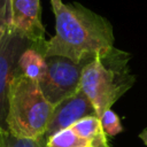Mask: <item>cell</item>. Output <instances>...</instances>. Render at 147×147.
Masks as SVG:
<instances>
[{
  "instance_id": "obj_1",
  "label": "cell",
  "mask_w": 147,
  "mask_h": 147,
  "mask_svg": "<svg viewBox=\"0 0 147 147\" xmlns=\"http://www.w3.org/2000/svg\"><path fill=\"white\" fill-rule=\"evenodd\" d=\"M55 34L46 40L44 55L67 57L87 64L114 47L111 24L79 3H63L53 9Z\"/></svg>"
},
{
  "instance_id": "obj_15",
  "label": "cell",
  "mask_w": 147,
  "mask_h": 147,
  "mask_svg": "<svg viewBox=\"0 0 147 147\" xmlns=\"http://www.w3.org/2000/svg\"><path fill=\"white\" fill-rule=\"evenodd\" d=\"M51 5H52V8L55 9L62 5V0H51Z\"/></svg>"
},
{
  "instance_id": "obj_2",
  "label": "cell",
  "mask_w": 147,
  "mask_h": 147,
  "mask_svg": "<svg viewBox=\"0 0 147 147\" xmlns=\"http://www.w3.org/2000/svg\"><path fill=\"white\" fill-rule=\"evenodd\" d=\"M129 57L127 53L113 47L83 68L79 88L91 101L99 118L134 83Z\"/></svg>"
},
{
  "instance_id": "obj_5",
  "label": "cell",
  "mask_w": 147,
  "mask_h": 147,
  "mask_svg": "<svg viewBox=\"0 0 147 147\" xmlns=\"http://www.w3.org/2000/svg\"><path fill=\"white\" fill-rule=\"evenodd\" d=\"M46 72L38 84L46 100L55 107L79 90L85 64L75 63L62 56L46 57Z\"/></svg>"
},
{
  "instance_id": "obj_3",
  "label": "cell",
  "mask_w": 147,
  "mask_h": 147,
  "mask_svg": "<svg viewBox=\"0 0 147 147\" xmlns=\"http://www.w3.org/2000/svg\"><path fill=\"white\" fill-rule=\"evenodd\" d=\"M53 109L37 82L22 74L17 75L8 94V132L20 138L44 137Z\"/></svg>"
},
{
  "instance_id": "obj_17",
  "label": "cell",
  "mask_w": 147,
  "mask_h": 147,
  "mask_svg": "<svg viewBox=\"0 0 147 147\" xmlns=\"http://www.w3.org/2000/svg\"><path fill=\"white\" fill-rule=\"evenodd\" d=\"M44 147H45V146H44Z\"/></svg>"
},
{
  "instance_id": "obj_9",
  "label": "cell",
  "mask_w": 147,
  "mask_h": 147,
  "mask_svg": "<svg viewBox=\"0 0 147 147\" xmlns=\"http://www.w3.org/2000/svg\"><path fill=\"white\" fill-rule=\"evenodd\" d=\"M70 127L82 138L90 141L92 147H111L102 129L101 121L96 115L86 116Z\"/></svg>"
},
{
  "instance_id": "obj_14",
  "label": "cell",
  "mask_w": 147,
  "mask_h": 147,
  "mask_svg": "<svg viewBox=\"0 0 147 147\" xmlns=\"http://www.w3.org/2000/svg\"><path fill=\"white\" fill-rule=\"evenodd\" d=\"M139 138L142 140V142L147 146V127L145 130H142L140 133H139Z\"/></svg>"
},
{
  "instance_id": "obj_10",
  "label": "cell",
  "mask_w": 147,
  "mask_h": 147,
  "mask_svg": "<svg viewBox=\"0 0 147 147\" xmlns=\"http://www.w3.org/2000/svg\"><path fill=\"white\" fill-rule=\"evenodd\" d=\"M45 147H92V145L71 127H68L46 137Z\"/></svg>"
},
{
  "instance_id": "obj_6",
  "label": "cell",
  "mask_w": 147,
  "mask_h": 147,
  "mask_svg": "<svg viewBox=\"0 0 147 147\" xmlns=\"http://www.w3.org/2000/svg\"><path fill=\"white\" fill-rule=\"evenodd\" d=\"M10 24L18 32L45 48V28L41 22L39 0H9Z\"/></svg>"
},
{
  "instance_id": "obj_13",
  "label": "cell",
  "mask_w": 147,
  "mask_h": 147,
  "mask_svg": "<svg viewBox=\"0 0 147 147\" xmlns=\"http://www.w3.org/2000/svg\"><path fill=\"white\" fill-rule=\"evenodd\" d=\"M9 26H10L9 0H0V42Z\"/></svg>"
},
{
  "instance_id": "obj_11",
  "label": "cell",
  "mask_w": 147,
  "mask_h": 147,
  "mask_svg": "<svg viewBox=\"0 0 147 147\" xmlns=\"http://www.w3.org/2000/svg\"><path fill=\"white\" fill-rule=\"evenodd\" d=\"M45 137L40 138H20L9 132L2 133V147H44Z\"/></svg>"
},
{
  "instance_id": "obj_16",
  "label": "cell",
  "mask_w": 147,
  "mask_h": 147,
  "mask_svg": "<svg viewBox=\"0 0 147 147\" xmlns=\"http://www.w3.org/2000/svg\"><path fill=\"white\" fill-rule=\"evenodd\" d=\"M0 147H2V133L0 132Z\"/></svg>"
},
{
  "instance_id": "obj_4",
  "label": "cell",
  "mask_w": 147,
  "mask_h": 147,
  "mask_svg": "<svg viewBox=\"0 0 147 147\" xmlns=\"http://www.w3.org/2000/svg\"><path fill=\"white\" fill-rule=\"evenodd\" d=\"M36 45L32 40L14 29L10 24L0 42V132H8V94L10 84L20 75L18 60L21 54L30 46ZM38 46V45H37ZM40 47V46H39ZM42 48V47H41ZM44 49V48H42Z\"/></svg>"
},
{
  "instance_id": "obj_8",
  "label": "cell",
  "mask_w": 147,
  "mask_h": 147,
  "mask_svg": "<svg viewBox=\"0 0 147 147\" xmlns=\"http://www.w3.org/2000/svg\"><path fill=\"white\" fill-rule=\"evenodd\" d=\"M18 69L22 75L39 83L47 69L44 49L37 45H32L26 48L20 56Z\"/></svg>"
},
{
  "instance_id": "obj_7",
  "label": "cell",
  "mask_w": 147,
  "mask_h": 147,
  "mask_svg": "<svg viewBox=\"0 0 147 147\" xmlns=\"http://www.w3.org/2000/svg\"><path fill=\"white\" fill-rule=\"evenodd\" d=\"M91 115H95V110L88 98L79 88L76 93L54 107L44 137L46 138L57 131L68 129L79 119Z\"/></svg>"
},
{
  "instance_id": "obj_12",
  "label": "cell",
  "mask_w": 147,
  "mask_h": 147,
  "mask_svg": "<svg viewBox=\"0 0 147 147\" xmlns=\"http://www.w3.org/2000/svg\"><path fill=\"white\" fill-rule=\"evenodd\" d=\"M100 121L102 124V129L108 137H114L123 131L121 119L117 116V114L111 110V108L103 111V114L100 117Z\"/></svg>"
}]
</instances>
